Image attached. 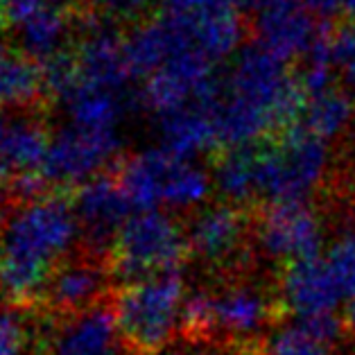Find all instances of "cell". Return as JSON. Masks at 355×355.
Listing matches in <instances>:
<instances>
[{
	"label": "cell",
	"mask_w": 355,
	"mask_h": 355,
	"mask_svg": "<svg viewBox=\"0 0 355 355\" xmlns=\"http://www.w3.org/2000/svg\"><path fill=\"white\" fill-rule=\"evenodd\" d=\"M41 355H136L120 333L114 292L82 313L53 317Z\"/></svg>",
	"instance_id": "11"
},
{
	"label": "cell",
	"mask_w": 355,
	"mask_h": 355,
	"mask_svg": "<svg viewBox=\"0 0 355 355\" xmlns=\"http://www.w3.org/2000/svg\"><path fill=\"white\" fill-rule=\"evenodd\" d=\"M344 324H346V331H349V335L355 337V299H351L349 303H346V308H344Z\"/></svg>",
	"instance_id": "33"
},
{
	"label": "cell",
	"mask_w": 355,
	"mask_h": 355,
	"mask_svg": "<svg viewBox=\"0 0 355 355\" xmlns=\"http://www.w3.org/2000/svg\"><path fill=\"white\" fill-rule=\"evenodd\" d=\"M297 77L263 46H247L233 59L215 109L220 145L258 147L297 125L303 109Z\"/></svg>",
	"instance_id": "1"
},
{
	"label": "cell",
	"mask_w": 355,
	"mask_h": 355,
	"mask_svg": "<svg viewBox=\"0 0 355 355\" xmlns=\"http://www.w3.org/2000/svg\"><path fill=\"white\" fill-rule=\"evenodd\" d=\"M215 197L222 202L256 209L258 195V147H224L218 150L211 166Z\"/></svg>",
	"instance_id": "23"
},
{
	"label": "cell",
	"mask_w": 355,
	"mask_h": 355,
	"mask_svg": "<svg viewBox=\"0 0 355 355\" xmlns=\"http://www.w3.org/2000/svg\"><path fill=\"white\" fill-rule=\"evenodd\" d=\"M80 242L73 190L12 209L0 229V294L7 303L39 308L50 276Z\"/></svg>",
	"instance_id": "2"
},
{
	"label": "cell",
	"mask_w": 355,
	"mask_h": 355,
	"mask_svg": "<svg viewBox=\"0 0 355 355\" xmlns=\"http://www.w3.org/2000/svg\"><path fill=\"white\" fill-rule=\"evenodd\" d=\"M209 306V342L256 346L290 319L276 272L254 265L220 279H199Z\"/></svg>",
	"instance_id": "3"
},
{
	"label": "cell",
	"mask_w": 355,
	"mask_h": 355,
	"mask_svg": "<svg viewBox=\"0 0 355 355\" xmlns=\"http://www.w3.org/2000/svg\"><path fill=\"white\" fill-rule=\"evenodd\" d=\"M190 265L199 279H220L258 265L254 254V209L213 197L184 218Z\"/></svg>",
	"instance_id": "5"
},
{
	"label": "cell",
	"mask_w": 355,
	"mask_h": 355,
	"mask_svg": "<svg viewBox=\"0 0 355 355\" xmlns=\"http://www.w3.org/2000/svg\"><path fill=\"white\" fill-rule=\"evenodd\" d=\"M254 355H337V346L317 340L294 319H288L256 346Z\"/></svg>",
	"instance_id": "27"
},
{
	"label": "cell",
	"mask_w": 355,
	"mask_h": 355,
	"mask_svg": "<svg viewBox=\"0 0 355 355\" xmlns=\"http://www.w3.org/2000/svg\"><path fill=\"white\" fill-rule=\"evenodd\" d=\"M240 0H168V7L184 10H236Z\"/></svg>",
	"instance_id": "30"
},
{
	"label": "cell",
	"mask_w": 355,
	"mask_h": 355,
	"mask_svg": "<svg viewBox=\"0 0 355 355\" xmlns=\"http://www.w3.org/2000/svg\"><path fill=\"white\" fill-rule=\"evenodd\" d=\"M220 95V84L213 75V62L197 50L181 53L147 77L143 102L157 116L168 114L195 102H209Z\"/></svg>",
	"instance_id": "14"
},
{
	"label": "cell",
	"mask_w": 355,
	"mask_h": 355,
	"mask_svg": "<svg viewBox=\"0 0 355 355\" xmlns=\"http://www.w3.org/2000/svg\"><path fill=\"white\" fill-rule=\"evenodd\" d=\"M53 317L43 308L0 303V355H41Z\"/></svg>",
	"instance_id": "26"
},
{
	"label": "cell",
	"mask_w": 355,
	"mask_h": 355,
	"mask_svg": "<svg viewBox=\"0 0 355 355\" xmlns=\"http://www.w3.org/2000/svg\"><path fill=\"white\" fill-rule=\"evenodd\" d=\"M98 14L109 21H132L134 25L145 21V14L150 10V0H86Z\"/></svg>",
	"instance_id": "29"
},
{
	"label": "cell",
	"mask_w": 355,
	"mask_h": 355,
	"mask_svg": "<svg viewBox=\"0 0 355 355\" xmlns=\"http://www.w3.org/2000/svg\"><path fill=\"white\" fill-rule=\"evenodd\" d=\"M256 34L258 46L283 64L306 59L326 37V32L317 25V16L301 0H285L258 16Z\"/></svg>",
	"instance_id": "17"
},
{
	"label": "cell",
	"mask_w": 355,
	"mask_h": 355,
	"mask_svg": "<svg viewBox=\"0 0 355 355\" xmlns=\"http://www.w3.org/2000/svg\"><path fill=\"white\" fill-rule=\"evenodd\" d=\"M340 7H342V12L349 16V19L355 21V0H340Z\"/></svg>",
	"instance_id": "35"
},
{
	"label": "cell",
	"mask_w": 355,
	"mask_h": 355,
	"mask_svg": "<svg viewBox=\"0 0 355 355\" xmlns=\"http://www.w3.org/2000/svg\"><path fill=\"white\" fill-rule=\"evenodd\" d=\"M172 21L179 25L184 37L197 53L211 62L227 59L240 53L242 23L236 10H179L166 7Z\"/></svg>",
	"instance_id": "20"
},
{
	"label": "cell",
	"mask_w": 355,
	"mask_h": 355,
	"mask_svg": "<svg viewBox=\"0 0 355 355\" xmlns=\"http://www.w3.org/2000/svg\"><path fill=\"white\" fill-rule=\"evenodd\" d=\"M118 132H93L82 127H66L50 143L41 175L59 190H75L89 179L111 170L123 157Z\"/></svg>",
	"instance_id": "9"
},
{
	"label": "cell",
	"mask_w": 355,
	"mask_h": 355,
	"mask_svg": "<svg viewBox=\"0 0 355 355\" xmlns=\"http://www.w3.org/2000/svg\"><path fill=\"white\" fill-rule=\"evenodd\" d=\"M281 3H285V0H240L242 7L249 10V12H254L256 16L265 14L267 10H272V7L281 5Z\"/></svg>",
	"instance_id": "32"
},
{
	"label": "cell",
	"mask_w": 355,
	"mask_h": 355,
	"mask_svg": "<svg viewBox=\"0 0 355 355\" xmlns=\"http://www.w3.org/2000/svg\"><path fill=\"white\" fill-rule=\"evenodd\" d=\"M73 53L82 84L107 91H125L127 82L132 80L125 39L118 34L114 21L98 14L89 3H84Z\"/></svg>",
	"instance_id": "12"
},
{
	"label": "cell",
	"mask_w": 355,
	"mask_h": 355,
	"mask_svg": "<svg viewBox=\"0 0 355 355\" xmlns=\"http://www.w3.org/2000/svg\"><path fill=\"white\" fill-rule=\"evenodd\" d=\"M73 209L80 227L77 245L89 254L109 261L120 231L136 213L118 184L114 168L77 186L73 190Z\"/></svg>",
	"instance_id": "10"
},
{
	"label": "cell",
	"mask_w": 355,
	"mask_h": 355,
	"mask_svg": "<svg viewBox=\"0 0 355 355\" xmlns=\"http://www.w3.org/2000/svg\"><path fill=\"white\" fill-rule=\"evenodd\" d=\"M7 127H10V114H5V116H3V111H0V147H3L5 134H7Z\"/></svg>",
	"instance_id": "36"
},
{
	"label": "cell",
	"mask_w": 355,
	"mask_h": 355,
	"mask_svg": "<svg viewBox=\"0 0 355 355\" xmlns=\"http://www.w3.org/2000/svg\"><path fill=\"white\" fill-rule=\"evenodd\" d=\"M190 263L184 218L168 211L134 213L109 254V270L118 285L184 272Z\"/></svg>",
	"instance_id": "7"
},
{
	"label": "cell",
	"mask_w": 355,
	"mask_h": 355,
	"mask_svg": "<svg viewBox=\"0 0 355 355\" xmlns=\"http://www.w3.org/2000/svg\"><path fill=\"white\" fill-rule=\"evenodd\" d=\"M317 19H331L337 12H342L340 0H301Z\"/></svg>",
	"instance_id": "31"
},
{
	"label": "cell",
	"mask_w": 355,
	"mask_h": 355,
	"mask_svg": "<svg viewBox=\"0 0 355 355\" xmlns=\"http://www.w3.org/2000/svg\"><path fill=\"white\" fill-rule=\"evenodd\" d=\"M62 102L75 127L93 132H118L120 120L132 105L125 91H107L82 82Z\"/></svg>",
	"instance_id": "25"
},
{
	"label": "cell",
	"mask_w": 355,
	"mask_h": 355,
	"mask_svg": "<svg viewBox=\"0 0 355 355\" xmlns=\"http://www.w3.org/2000/svg\"><path fill=\"white\" fill-rule=\"evenodd\" d=\"M53 107L43 71L19 48L0 41V111L3 114H48Z\"/></svg>",
	"instance_id": "19"
},
{
	"label": "cell",
	"mask_w": 355,
	"mask_h": 355,
	"mask_svg": "<svg viewBox=\"0 0 355 355\" xmlns=\"http://www.w3.org/2000/svg\"><path fill=\"white\" fill-rule=\"evenodd\" d=\"M188 292L184 272L152 276L114 290V313L120 333L136 355L159 351L179 335Z\"/></svg>",
	"instance_id": "6"
},
{
	"label": "cell",
	"mask_w": 355,
	"mask_h": 355,
	"mask_svg": "<svg viewBox=\"0 0 355 355\" xmlns=\"http://www.w3.org/2000/svg\"><path fill=\"white\" fill-rule=\"evenodd\" d=\"M328 53L335 73H340L342 80L355 89V21L328 34Z\"/></svg>",
	"instance_id": "28"
},
{
	"label": "cell",
	"mask_w": 355,
	"mask_h": 355,
	"mask_svg": "<svg viewBox=\"0 0 355 355\" xmlns=\"http://www.w3.org/2000/svg\"><path fill=\"white\" fill-rule=\"evenodd\" d=\"M114 290L109 261L77 245L50 276L39 308L53 317H68L100 303Z\"/></svg>",
	"instance_id": "13"
},
{
	"label": "cell",
	"mask_w": 355,
	"mask_h": 355,
	"mask_svg": "<svg viewBox=\"0 0 355 355\" xmlns=\"http://www.w3.org/2000/svg\"><path fill=\"white\" fill-rule=\"evenodd\" d=\"M340 163L333 145L294 125L258 145V195L265 202H319Z\"/></svg>",
	"instance_id": "4"
},
{
	"label": "cell",
	"mask_w": 355,
	"mask_h": 355,
	"mask_svg": "<svg viewBox=\"0 0 355 355\" xmlns=\"http://www.w3.org/2000/svg\"><path fill=\"white\" fill-rule=\"evenodd\" d=\"M195 50L179 30V25L168 14L159 19H145L136 23L125 37V53L132 75L152 77L159 73L170 59L181 53Z\"/></svg>",
	"instance_id": "21"
},
{
	"label": "cell",
	"mask_w": 355,
	"mask_h": 355,
	"mask_svg": "<svg viewBox=\"0 0 355 355\" xmlns=\"http://www.w3.org/2000/svg\"><path fill=\"white\" fill-rule=\"evenodd\" d=\"M84 14L77 0H46L34 14L14 28L16 46L39 66L75 46Z\"/></svg>",
	"instance_id": "16"
},
{
	"label": "cell",
	"mask_w": 355,
	"mask_h": 355,
	"mask_svg": "<svg viewBox=\"0 0 355 355\" xmlns=\"http://www.w3.org/2000/svg\"><path fill=\"white\" fill-rule=\"evenodd\" d=\"M281 299L292 319L335 315L344 299L331 265L324 256L306 258L276 272Z\"/></svg>",
	"instance_id": "15"
},
{
	"label": "cell",
	"mask_w": 355,
	"mask_h": 355,
	"mask_svg": "<svg viewBox=\"0 0 355 355\" xmlns=\"http://www.w3.org/2000/svg\"><path fill=\"white\" fill-rule=\"evenodd\" d=\"M50 143L53 136L46 114H10V127L0 147V179L39 172Z\"/></svg>",
	"instance_id": "22"
},
{
	"label": "cell",
	"mask_w": 355,
	"mask_h": 355,
	"mask_svg": "<svg viewBox=\"0 0 355 355\" xmlns=\"http://www.w3.org/2000/svg\"><path fill=\"white\" fill-rule=\"evenodd\" d=\"M12 202L5 197V193L0 190V229H3V224L7 222V218H10V213H12Z\"/></svg>",
	"instance_id": "34"
},
{
	"label": "cell",
	"mask_w": 355,
	"mask_h": 355,
	"mask_svg": "<svg viewBox=\"0 0 355 355\" xmlns=\"http://www.w3.org/2000/svg\"><path fill=\"white\" fill-rule=\"evenodd\" d=\"M326 240L328 222L319 202H265L254 209V254L267 270L322 256Z\"/></svg>",
	"instance_id": "8"
},
{
	"label": "cell",
	"mask_w": 355,
	"mask_h": 355,
	"mask_svg": "<svg viewBox=\"0 0 355 355\" xmlns=\"http://www.w3.org/2000/svg\"><path fill=\"white\" fill-rule=\"evenodd\" d=\"M218 100L220 95L209 102H195L157 116L163 150L188 161H195L199 154L213 152L220 145L218 120H215Z\"/></svg>",
	"instance_id": "18"
},
{
	"label": "cell",
	"mask_w": 355,
	"mask_h": 355,
	"mask_svg": "<svg viewBox=\"0 0 355 355\" xmlns=\"http://www.w3.org/2000/svg\"><path fill=\"white\" fill-rule=\"evenodd\" d=\"M297 125L326 143L342 141L355 127V95L340 84L308 95Z\"/></svg>",
	"instance_id": "24"
}]
</instances>
